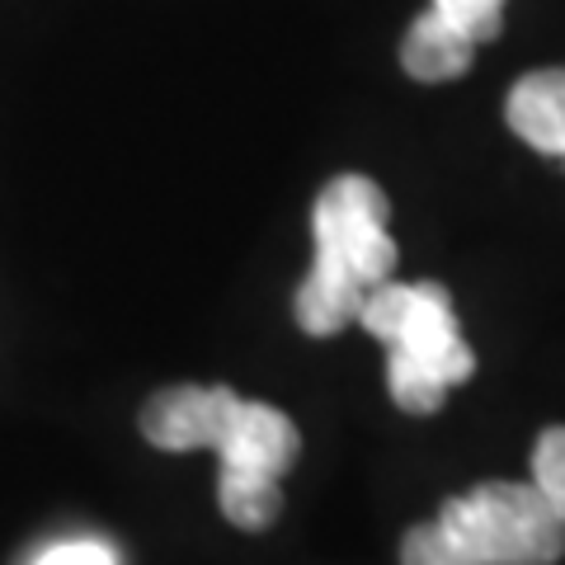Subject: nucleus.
<instances>
[{
  "label": "nucleus",
  "mask_w": 565,
  "mask_h": 565,
  "mask_svg": "<svg viewBox=\"0 0 565 565\" xmlns=\"http://www.w3.org/2000/svg\"><path fill=\"white\" fill-rule=\"evenodd\" d=\"M141 434L161 452L212 448L222 457L217 504L226 523L264 533L282 514L278 481L297 467L302 434L264 401H245L232 386H166L141 405Z\"/></svg>",
  "instance_id": "1"
},
{
  "label": "nucleus",
  "mask_w": 565,
  "mask_h": 565,
  "mask_svg": "<svg viewBox=\"0 0 565 565\" xmlns=\"http://www.w3.org/2000/svg\"><path fill=\"white\" fill-rule=\"evenodd\" d=\"M386 226H392V203L377 180L340 174L321 189L311 207L316 264L292 297V316L307 334L326 340L349 330L367 297L396 274V241Z\"/></svg>",
  "instance_id": "2"
},
{
  "label": "nucleus",
  "mask_w": 565,
  "mask_h": 565,
  "mask_svg": "<svg viewBox=\"0 0 565 565\" xmlns=\"http://www.w3.org/2000/svg\"><path fill=\"white\" fill-rule=\"evenodd\" d=\"M565 533L537 486L481 481L415 523L401 565H556Z\"/></svg>",
  "instance_id": "3"
},
{
  "label": "nucleus",
  "mask_w": 565,
  "mask_h": 565,
  "mask_svg": "<svg viewBox=\"0 0 565 565\" xmlns=\"http://www.w3.org/2000/svg\"><path fill=\"white\" fill-rule=\"evenodd\" d=\"M359 326L386 344V392L405 415L444 411L452 386L476 373V353L457 330V307L444 282L386 278L363 302Z\"/></svg>",
  "instance_id": "4"
},
{
  "label": "nucleus",
  "mask_w": 565,
  "mask_h": 565,
  "mask_svg": "<svg viewBox=\"0 0 565 565\" xmlns=\"http://www.w3.org/2000/svg\"><path fill=\"white\" fill-rule=\"evenodd\" d=\"M504 122L533 151L565 161V66L527 71L514 90H509Z\"/></svg>",
  "instance_id": "5"
},
{
  "label": "nucleus",
  "mask_w": 565,
  "mask_h": 565,
  "mask_svg": "<svg viewBox=\"0 0 565 565\" xmlns=\"http://www.w3.org/2000/svg\"><path fill=\"white\" fill-rule=\"evenodd\" d=\"M476 57V43L467 39L462 29H452L438 10H424L419 20L405 29L401 39V66L405 76H415L424 85H438V81H452L462 76Z\"/></svg>",
  "instance_id": "6"
},
{
  "label": "nucleus",
  "mask_w": 565,
  "mask_h": 565,
  "mask_svg": "<svg viewBox=\"0 0 565 565\" xmlns=\"http://www.w3.org/2000/svg\"><path fill=\"white\" fill-rule=\"evenodd\" d=\"M533 486L546 494L552 514L565 533V424H552V429L537 434L533 444Z\"/></svg>",
  "instance_id": "7"
},
{
  "label": "nucleus",
  "mask_w": 565,
  "mask_h": 565,
  "mask_svg": "<svg viewBox=\"0 0 565 565\" xmlns=\"http://www.w3.org/2000/svg\"><path fill=\"white\" fill-rule=\"evenodd\" d=\"M429 10L444 14L452 29H462L476 47L500 39V29H504V0H434Z\"/></svg>",
  "instance_id": "8"
},
{
  "label": "nucleus",
  "mask_w": 565,
  "mask_h": 565,
  "mask_svg": "<svg viewBox=\"0 0 565 565\" xmlns=\"http://www.w3.org/2000/svg\"><path fill=\"white\" fill-rule=\"evenodd\" d=\"M33 565H118V556H114V546H104L95 537H76V542L47 546Z\"/></svg>",
  "instance_id": "9"
}]
</instances>
